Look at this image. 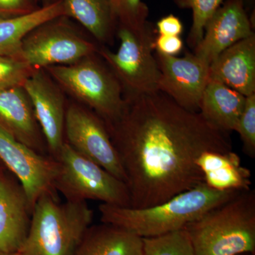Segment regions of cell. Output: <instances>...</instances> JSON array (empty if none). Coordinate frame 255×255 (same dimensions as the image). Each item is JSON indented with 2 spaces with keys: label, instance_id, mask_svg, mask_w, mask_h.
<instances>
[{
  "label": "cell",
  "instance_id": "cell-1",
  "mask_svg": "<svg viewBox=\"0 0 255 255\" xmlns=\"http://www.w3.org/2000/svg\"><path fill=\"white\" fill-rule=\"evenodd\" d=\"M124 98L122 117L107 127L127 176L130 207L157 205L196 187L204 182L198 157L233 150L229 134L163 92Z\"/></svg>",
  "mask_w": 255,
  "mask_h": 255
},
{
  "label": "cell",
  "instance_id": "cell-2",
  "mask_svg": "<svg viewBox=\"0 0 255 255\" xmlns=\"http://www.w3.org/2000/svg\"><path fill=\"white\" fill-rule=\"evenodd\" d=\"M240 192L216 190L203 182L157 205L134 209L102 204L99 211L102 223L123 228L142 238L157 237L184 229Z\"/></svg>",
  "mask_w": 255,
  "mask_h": 255
},
{
  "label": "cell",
  "instance_id": "cell-3",
  "mask_svg": "<svg viewBox=\"0 0 255 255\" xmlns=\"http://www.w3.org/2000/svg\"><path fill=\"white\" fill-rule=\"evenodd\" d=\"M196 255H255V191H241L184 228Z\"/></svg>",
  "mask_w": 255,
  "mask_h": 255
},
{
  "label": "cell",
  "instance_id": "cell-4",
  "mask_svg": "<svg viewBox=\"0 0 255 255\" xmlns=\"http://www.w3.org/2000/svg\"><path fill=\"white\" fill-rule=\"evenodd\" d=\"M57 193L43 194L33 206L21 255H74L92 226L94 213L86 201L62 202Z\"/></svg>",
  "mask_w": 255,
  "mask_h": 255
},
{
  "label": "cell",
  "instance_id": "cell-5",
  "mask_svg": "<svg viewBox=\"0 0 255 255\" xmlns=\"http://www.w3.org/2000/svg\"><path fill=\"white\" fill-rule=\"evenodd\" d=\"M46 70L63 90L95 112L106 126L122 117L126 105L123 89L95 55L72 65L48 67Z\"/></svg>",
  "mask_w": 255,
  "mask_h": 255
},
{
  "label": "cell",
  "instance_id": "cell-6",
  "mask_svg": "<svg viewBox=\"0 0 255 255\" xmlns=\"http://www.w3.org/2000/svg\"><path fill=\"white\" fill-rule=\"evenodd\" d=\"M116 53L102 47L99 53L120 82L124 97L159 91L160 72L153 54L155 31L148 22L137 27L118 25Z\"/></svg>",
  "mask_w": 255,
  "mask_h": 255
},
{
  "label": "cell",
  "instance_id": "cell-7",
  "mask_svg": "<svg viewBox=\"0 0 255 255\" xmlns=\"http://www.w3.org/2000/svg\"><path fill=\"white\" fill-rule=\"evenodd\" d=\"M55 159L58 164L55 189L65 196V200H95L109 205L130 207L127 184L80 155L66 142Z\"/></svg>",
  "mask_w": 255,
  "mask_h": 255
},
{
  "label": "cell",
  "instance_id": "cell-8",
  "mask_svg": "<svg viewBox=\"0 0 255 255\" xmlns=\"http://www.w3.org/2000/svg\"><path fill=\"white\" fill-rule=\"evenodd\" d=\"M67 16L40 25L23 38L21 60L35 70L72 65L95 55L98 48L70 26Z\"/></svg>",
  "mask_w": 255,
  "mask_h": 255
},
{
  "label": "cell",
  "instance_id": "cell-9",
  "mask_svg": "<svg viewBox=\"0 0 255 255\" xmlns=\"http://www.w3.org/2000/svg\"><path fill=\"white\" fill-rule=\"evenodd\" d=\"M65 140L80 155L127 184V176L107 126L93 111L76 104L67 107Z\"/></svg>",
  "mask_w": 255,
  "mask_h": 255
},
{
  "label": "cell",
  "instance_id": "cell-10",
  "mask_svg": "<svg viewBox=\"0 0 255 255\" xmlns=\"http://www.w3.org/2000/svg\"><path fill=\"white\" fill-rule=\"evenodd\" d=\"M0 159L21 184L31 211L43 194L55 189L56 159L42 155L18 141L0 127Z\"/></svg>",
  "mask_w": 255,
  "mask_h": 255
},
{
  "label": "cell",
  "instance_id": "cell-11",
  "mask_svg": "<svg viewBox=\"0 0 255 255\" xmlns=\"http://www.w3.org/2000/svg\"><path fill=\"white\" fill-rule=\"evenodd\" d=\"M155 56L160 72L159 91L185 110L199 112L209 81L210 65L191 53L179 58L156 52Z\"/></svg>",
  "mask_w": 255,
  "mask_h": 255
},
{
  "label": "cell",
  "instance_id": "cell-12",
  "mask_svg": "<svg viewBox=\"0 0 255 255\" xmlns=\"http://www.w3.org/2000/svg\"><path fill=\"white\" fill-rule=\"evenodd\" d=\"M22 86L31 100L49 155L55 159L65 142L67 107L63 93L43 69L35 70Z\"/></svg>",
  "mask_w": 255,
  "mask_h": 255
},
{
  "label": "cell",
  "instance_id": "cell-13",
  "mask_svg": "<svg viewBox=\"0 0 255 255\" xmlns=\"http://www.w3.org/2000/svg\"><path fill=\"white\" fill-rule=\"evenodd\" d=\"M254 33L243 0H227L206 23L193 53L210 65L225 50Z\"/></svg>",
  "mask_w": 255,
  "mask_h": 255
},
{
  "label": "cell",
  "instance_id": "cell-14",
  "mask_svg": "<svg viewBox=\"0 0 255 255\" xmlns=\"http://www.w3.org/2000/svg\"><path fill=\"white\" fill-rule=\"evenodd\" d=\"M0 127L32 150L49 155H46V140L23 86L0 89Z\"/></svg>",
  "mask_w": 255,
  "mask_h": 255
},
{
  "label": "cell",
  "instance_id": "cell-15",
  "mask_svg": "<svg viewBox=\"0 0 255 255\" xmlns=\"http://www.w3.org/2000/svg\"><path fill=\"white\" fill-rule=\"evenodd\" d=\"M31 218V207L21 184L0 175V253L20 251Z\"/></svg>",
  "mask_w": 255,
  "mask_h": 255
},
{
  "label": "cell",
  "instance_id": "cell-16",
  "mask_svg": "<svg viewBox=\"0 0 255 255\" xmlns=\"http://www.w3.org/2000/svg\"><path fill=\"white\" fill-rule=\"evenodd\" d=\"M209 80L246 97L255 93V33L225 50L210 64Z\"/></svg>",
  "mask_w": 255,
  "mask_h": 255
},
{
  "label": "cell",
  "instance_id": "cell-17",
  "mask_svg": "<svg viewBox=\"0 0 255 255\" xmlns=\"http://www.w3.org/2000/svg\"><path fill=\"white\" fill-rule=\"evenodd\" d=\"M196 164L204 182L219 191H243L251 189V170L242 165L241 157L233 150L226 152L208 151L201 154Z\"/></svg>",
  "mask_w": 255,
  "mask_h": 255
},
{
  "label": "cell",
  "instance_id": "cell-18",
  "mask_svg": "<svg viewBox=\"0 0 255 255\" xmlns=\"http://www.w3.org/2000/svg\"><path fill=\"white\" fill-rule=\"evenodd\" d=\"M246 97L219 82L209 80L199 105V113L220 131H235L241 118Z\"/></svg>",
  "mask_w": 255,
  "mask_h": 255
},
{
  "label": "cell",
  "instance_id": "cell-19",
  "mask_svg": "<svg viewBox=\"0 0 255 255\" xmlns=\"http://www.w3.org/2000/svg\"><path fill=\"white\" fill-rule=\"evenodd\" d=\"M74 255H143L142 238L113 225L91 226Z\"/></svg>",
  "mask_w": 255,
  "mask_h": 255
},
{
  "label": "cell",
  "instance_id": "cell-20",
  "mask_svg": "<svg viewBox=\"0 0 255 255\" xmlns=\"http://www.w3.org/2000/svg\"><path fill=\"white\" fill-rule=\"evenodd\" d=\"M66 16L61 0L48 3L22 16L0 17V55L21 60L23 38L40 25Z\"/></svg>",
  "mask_w": 255,
  "mask_h": 255
},
{
  "label": "cell",
  "instance_id": "cell-21",
  "mask_svg": "<svg viewBox=\"0 0 255 255\" xmlns=\"http://www.w3.org/2000/svg\"><path fill=\"white\" fill-rule=\"evenodd\" d=\"M67 17L78 21L101 43L112 39L117 24L111 0H61Z\"/></svg>",
  "mask_w": 255,
  "mask_h": 255
},
{
  "label": "cell",
  "instance_id": "cell-22",
  "mask_svg": "<svg viewBox=\"0 0 255 255\" xmlns=\"http://www.w3.org/2000/svg\"><path fill=\"white\" fill-rule=\"evenodd\" d=\"M143 255H196L184 229L142 238Z\"/></svg>",
  "mask_w": 255,
  "mask_h": 255
},
{
  "label": "cell",
  "instance_id": "cell-23",
  "mask_svg": "<svg viewBox=\"0 0 255 255\" xmlns=\"http://www.w3.org/2000/svg\"><path fill=\"white\" fill-rule=\"evenodd\" d=\"M178 6L190 8L193 13V23L189 36L188 45L194 49L203 36L206 23L219 9L224 0H174Z\"/></svg>",
  "mask_w": 255,
  "mask_h": 255
},
{
  "label": "cell",
  "instance_id": "cell-24",
  "mask_svg": "<svg viewBox=\"0 0 255 255\" xmlns=\"http://www.w3.org/2000/svg\"><path fill=\"white\" fill-rule=\"evenodd\" d=\"M111 3L117 24L137 27L147 22L148 9L141 0H111Z\"/></svg>",
  "mask_w": 255,
  "mask_h": 255
},
{
  "label": "cell",
  "instance_id": "cell-25",
  "mask_svg": "<svg viewBox=\"0 0 255 255\" xmlns=\"http://www.w3.org/2000/svg\"><path fill=\"white\" fill-rule=\"evenodd\" d=\"M235 131L239 134L243 150L251 158H255V93L246 97V105Z\"/></svg>",
  "mask_w": 255,
  "mask_h": 255
},
{
  "label": "cell",
  "instance_id": "cell-26",
  "mask_svg": "<svg viewBox=\"0 0 255 255\" xmlns=\"http://www.w3.org/2000/svg\"><path fill=\"white\" fill-rule=\"evenodd\" d=\"M35 70L23 60L0 55V89L22 86Z\"/></svg>",
  "mask_w": 255,
  "mask_h": 255
},
{
  "label": "cell",
  "instance_id": "cell-27",
  "mask_svg": "<svg viewBox=\"0 0 255 255\" xmlns=\"http://www.w3.org/2000/svg\"><path fill=\"white\" fill-rule=\"evenodd\" d=\"M39 8L36 0H0V17L22 16Z\"/></svg>",
  "mask_w": 255,
  "mask_h": 255
},
{
  "label": "cell",
  "instance_id": "cell-28",
  "mask_svg": "<svg viewBox=\"0 0 255 255\" xmlns=\"http://www.w3.org/2000/svg\"><path fill=\"white\" fill-rule=\"evenodd\" d=\"M183 41L179 36H164L159 35L155 37L154 48L157 53L166 55L176 56L182 51Z\"/></svg>",
  "mask_w": 255,
  "mask_h": 255
},
{
  "label": "cell",
  "instance_id": "cell-29",
  "mask_svg": "<svg viewBox=\"0 0 255 255\" xmlns=\"http://www.w3.org/2000/svg\"><path fill=\"white\" fill-rule=\"evenodd\" d=\"M157 29L159 35L179 36L183 31V25L179 18L170 14L159 20Z\"/></svg>",
  "mask_w": 255,
  "mask_h": 255
},
{
  "label": "cell",
  "instance_id": "cell-30",
  "mask_svg": "<svg viewBox=\"0 0 255 255\" xmlns=\"http://www.w3.org/2000/svg\"><path fill=\"white\" fill-rule=\"evenodd\" d=\"M0 255H21L18 252L11 253H0Z\"/></svg>",
  "mask_w": 255,
  "mask_h": 255
},
{
  "label": "cell",
  "instance_id": "cell-31",
  "mask_svg": "<svg viewBox=\"0 0 255 255\" xmlns=\"http://www.w3.org/2000/svg\"><path fill=\"white\" fill-rule=\"evenodd\" d=\"M46 1H49V3L53 2V1H58V0H46Z\"/></svg>",
  "mask_w": 255,
  "mask_h": 255
},
{
  "label": "cell",
  "instance_id": "cell-32",
  "mask_svg": "<svg viewBox=\"0 0 255 255\" xmlns=\"http://www.w3.org/2000/svg\"><path fill=\"white\" fill-rule=\"evenodd\" d=\"M255 255L253 254H242V255Z\"/></svg>",
  "mask_w": 255,
  "mask_h": 255
}]
</instances>
